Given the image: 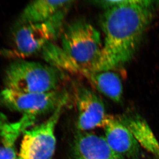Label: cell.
<instances>
[{
  "label": "cell",
  "mask_w": 159,
  "mask_h": 159,
  "mask_svg": "<svg viewBox=\"0 0 159 159\" xmlns=\"http://www.w3.org/2000/svg\"><path fill=\"white\" fill-rule=\"evenodd\" d=\"M102 128L111 149L122 159H139L140 146L119 118L107 116Z\"/></svg>",
  "instance_id": "8"
},
{
  "label": "cell",
  "mask_w": 159,
  "mask_h": 159,
  "mask_svg": "<svg viewBox=\"0 0 159 159\" xmlns=\"http://www.w3.org/2000/svg\"><path fill=\"white\" fill-rule=\"evenodd\" d=\"M61 48L66 55L62 70L84 76L95 71L102 52L99 32L86 21L71 23L61 33Z\"/></svg>",
  "instance_id": "2"
},
{
  "label": "cell",
  "mask_w": 159,
  "mask_h": 159,
  "mask_svg": "<svg viewBox=\"0 0 159 159\" xmlns=\"http://www.w3.org/2000/svg\"><path fill=\"white\" fill-rule=\"evenodd\" d=\"M75 159H122L110 147L105 138L79 131L74 145Z\"/></svg>",
  "instance_id": "9"
},
{
  "label": "cell",
  "mask_w": 159,
  "mask_h": 159,
  "mask_svg": "<svg viewBox=\"0 0 159 159\" xmlns=\"http://www.w3.org/2000/svg\"><path fill=\"white\" fill-rule=\"evenodd\" d=\"M152 3L122 0L120 4L106 10L102 18L105 37L102 52L94 72L111 71L131 60L152 21Z\"/></svg>",
  "instance_id": "1"
},
{
  "label": "cell",
  "mask_w": 159,
  "mask_h": 159,
  "mask_svg": "<svg viewBox=\"0 0 159 159\" xmlns=\"http://www.w3.org/2000/svg\"><path fill=\"white\" fill-rule=\"evenodd\" d=\"M62 78L60 70L51 65L16 60L6 69L5 88L25 93H48L58 90Z\"/></svg>",
  "instance_id": "3"
},
{
  "label": "cell",
  "mask_w": 159,
  "mask_h": 159,
  "mask_svg": "<svg viewBox=\"0 0 159 159\" xmlns=\"http://www.w3.org/2000/svg\"><path fill=\"white\" fill-rule=\"evenodd\" d=\"M73 1L38 0L25 7L18 19L19 25L48 21L65 8L70 7Z\"/></svg>",
  "instance_id": "10"
},
{
  "label": "cell",
  "mask_w": 159,
  "mask_h": 159,
  "mask_svg": "<svg viewBox=\"0 0 159 159\" xmlns=\"http://www.w3.org/2000/svg\"><path fill=\"white\" fill-rule=\"evenodd\" d=\"M101 93L115 102H119L123 94V85L119 75L109 71L90 72L84 76Z\"/></svg>",
  "instance_id": "12"
},
{
  "label": "cell",
  "mask_w": 159,
  "mask_h": 159,
  "mask_svg": "<svg viewBox=\"0 0 159 159\" xmlns=\"http://www.w3.org/2000/svg\"><path fill=\"white\" fill-rule=\"evenodd\" d=\"M66 104L60 105L45 122L24 131L18 159H52L56 145V126Z\"/></svg>",
  "instance_id": "6"
},
{
  "label": "cell",
  "mask_w": 159,
  "mask_h": 159,
  "mask_svg": "<svg viewBox=\"0 0 159 159\" xmlns=\"http://www.w3.org/2000/svg\"><path fill=\"white\" fill-rule=\"evenodd\" d=\"M139 144L159 158V143L147 122L138 115H126L119 117Z\"/></svg>",
  "instance_id": "11"
},
{
  "label": "cell",
  "mask_w": 159,
  "mask_h": 159,
  "mask_svg": "<svg viewBox=\"0 0 159 159\" xmlns=\"http://www.w3.org/2000/svg\"><path fill=\"white\" fill-rule=\"evenodd\" d=\"M75 99L78 112L77 125L80 131L102 127L107 116L101 98L89 89L78 86L75 90Z\"/></svg>",
  "instance_id": "7"
},
{
  "label": "cell",
  "mask_w": 159,
  "mask_h": 159,
  "mask_svg": "<svg viewBox=\"0 0 159 159\" xmlns=\"http://www.w3.org/2000/svg\"><path fill=\"white\" fill-rule=\"evenodd\" d=\"M70 7L61 11L48 21L19 25L14 34L12 45L3 50V55L21 60L42 51L46 45L61 33Z\"/></svg>",
  "instance_id": "4"
},
{
  "label": "cell",
  "mask_w": 159,
  "mask_h": 159,
  "mask_svg": "<svg viewBox=\"0 0 159 159\" xmlns=\"http://www.w3.org/2000/svg\"><path fill=\"white\" fill-rule=\"evenodd\" d=\"M21 134L11 122H0V159H18L15 145Z\"/></svg>",
  "instance_id": "13"
},
{
  "label": "cell",
  "mask_w": 159,
  "mask_h": 159,
  "mask_svg": "<svg viewBox=\"0 0 159 159\" xmlns=\"http://www.w3.org/2000/svg\"><path fill=\"white\" fill-rule=\"evenodd\" d=\"M66 91L25 93L5 88L0 92V106L22 114V118L33 124L38 117L53 112L60 105L68 102Z\"/></svg>",
  "instance_id": "5"
}]
</instances>
